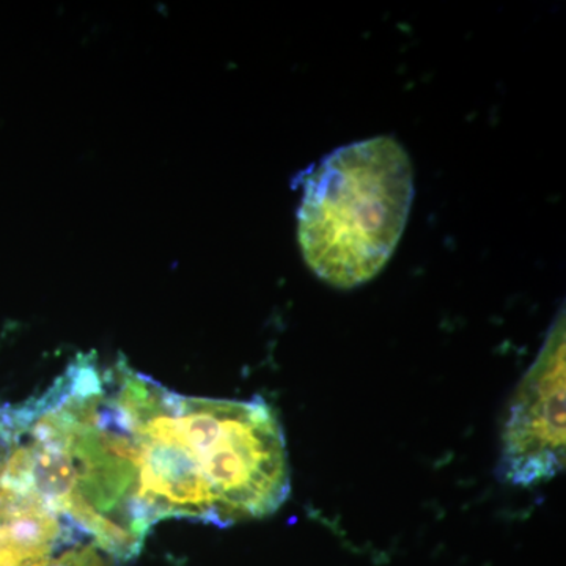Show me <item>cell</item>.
<instances>
[{"mask_svg": "<svg viewBox=\"0 0 566 566\" xmlns=\"http://www.w3.org/2000/svg\"><path fill=\"white\" fill-rule=\"evenodd\" d=\"M415 199V172L392 137L346 145L304 182L300 243L305 262L337 289L381 273L400 243Z\"/></svg>", "mask_w": 566, "mask_h": 566, "instance_id": "6da1fadb", "label": "cell"}, {"mask_svg": "<svg viewBox=\"0 0 566 566\" xmlns=\"http://www.w3.org/2000/svg\"><path fill=\"white\" fill-rule=\"evenodd\" d=\"M175 416L210 491L216 526L262 520L285 504L292 491L289 452L266 401L175 394Z\"/></svg>", "mask_w": 566, "mask_h": 566, "instance_id": "7a4b0ae2", "label": "cell"}, {"mask_svg": "<svg viewBox=\"0 0 566 566\" xmlns=\"http://www.w3.org/2000/svg\"><path fill=\"white\" fill-rule=\"evenodd\" d=\"M565 469V319L551 327L521 379L502 430L497 476L512 486L549 482Z\"/></svg>", "mask_w": 566, "mask_h": 566, "instance_id": "3957f363", "label": "cell"}, {"mask_svg": "<svg viewBox=\"0 0 566 566\" xmlns=\"http://www.w3.org/2000/svg\"><path fill=\"white\" fill-rule=\"evenodd\" d=\"M76 527L61 516L32 506H0V566H25L51 556L62 546L77 545Z\"/></svg>", "mask_w": 566, "mask_h": 566, "instance_id": "277c9868", "label": "cell"}, {"mask_svg": "<svg viewBox=\"0 0 566 566\" xmlns=\"http://www.w3.org/2000/svg\"><path fill=\"white\" fill-rule=\"evenodd\" d=\"M25 566H106L95 545L74 547L59 557H43Z\"/></svg>", "mask_w": 566, "mask_h": 566, "instance_id": "5b68a950", "label": "cell"}]
</instances>
